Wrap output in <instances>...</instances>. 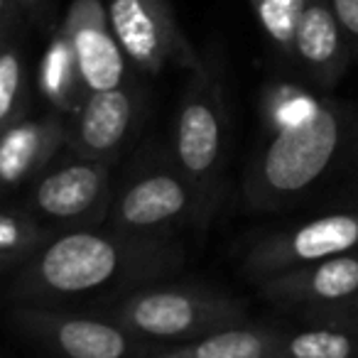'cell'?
<instances>
[{
    "mask_svg": "<svg viewBox=\"0 0 358 358\" xmlns=\"http://www.w3.org/2000/svg\"><path fill=\"white\" fill-rule=\"evenodd\" d=\"M185 263L177 236L128 234L106 224L66 229L17 268L8 297L13 304L91 307L174 278Z\"/></svg>",
    "mask_w": 358,
    "mask_h": 358,
    "instance_id": "6da1fadb",
    "label": "cell"
},
{
    "mask_svg": "<svg viewBox=\"0 0 358 358\" xmlns=\"http://www.w3.org/2000/svg\"><path fill=\"white\" fill-rule=\"evenodd\" d=\"M241 189L248 211L358 209V106L322 96L307 118L268 130Z\"/></svg>",
    "mask_w": 358,
    "mask_h": 358,
    "instance_id": "7a4b0ae2",
    "label": "cell"
},
{
    "mask_svg": "<svg viewBox=\"0 0 358 358\" xmlns=\"http://www.w3.org/2000/svg\"><path fill=\"white\" fill-rule=\"evenodd\" d=\"M89 309L150 341L155 351L159 346L194 341L209 331L250 319L248 302L238 294L209 285L167 280L96 302Z\"/></svg>",
    "mask_w": 358,
    "mask_h": 358,
    "instance_id": "3957f363",
    "label": "cell"
},
{
    "mask_svg": "<svg viewBox=\"0 0 358 358\" xmlns=\"http://www.w3.org/2000/svg\"><path fill=\"white\" fill-rule=\"evenodd\" d=\"M229 99H226L224 59L209 50L192 69L177 113L172 120V150L182 172L189 177L206 204L211 219L224 194L229 159Z\"/></svg>",
    "mask_w": 358,
    "mask_h": 358,
    "instance_id": "277c9868",
    "label": "cell"
},
{
    "mask_svg": "<svg viewBox=\"0 0 358 358\" xmlns=\"http://www.w3.org/2000/svg\"><path fill=\"white\" fill-rule=\"evenodd\" d=\"M211 221L201 194L167 148L140 157L113 187L103 224L128 234L177 236L192 226L206 229Z\"/></svg>",
    "mask_w": 358,
    "mask_h": 358,
    "instance_id": "5b68a950",
    "label": "cell"
},
{
    "mask_svg": "<svg viewBox=\"0 0 358 358\" xmlns=\"http://www.w3.org/2000/svg\"><path fill=\"white\" fill-rule=\"evenodd\" d=\"M10 322L22 336L45 351L69 358H152L155 346L130 334L120 324L96 312H74L69 307L13 304Z\"/></svg>",
    "mask_w": 358,
    "mask_h": 358,
    "instance_id": "8992f818",
    "label": "cell"
},
{
    "mask_svg": "<svg viewBox=\"0 0 358 358\" xmlns=\"http://www.w3.org/2000/svg\"><path fill=\"white\" fill-rule=\"evenodd\" d=\"M106 10L130 66L143 74L157 76L167 66L192 71L201 62L169 0H106Z\"/></svg>",
    "mask_w": 358,
    "mask_h": 358,
    "instance_id": "52a82bcc",
    "label": "cell"
},
{
    "mask_svg": "<svg viewBox=\"0 0 358 358\" xmlns=\"http://www.w3.org/2000/svg\"><path fill=\"white\" fill-rule=\"evenodd\" d=\"M353 250H358V209L324 211L250 243L241 260V273L258 282L268 275Z\"/></svg>",
    "mask_w": 358,
    "mask_h": 358,
    "instance_id": "ba28073f",
    "label": "cell"
},
{
    "mask_svg": "<svg viewBox=\"0 0 358 358\" xmlns=\"http://www.w3.org/2000/svg\"><path fill=\"white\" fill-rule=\"evenodd\" d=\"M110 194V164L74 155L69 162L37 177L27 196V211L52 231L103 226Z\"/></svg>",
    "mask_w": 358,
    "mask_h": 358,
    "instance_id": "9c48e42d",
    "label": "cell"
},
{
    "mask_svg": "<svg viewBox=\"0 0 358 358\" xmlns=\"http://www.w3.org/2000/svg\"><path fill=\"white\" fill-rule=\"evenodd\" d=\"M140 110L143 94L128 81L113 89L89 91L79 110L69 118L66 148L79 157L113 164L133 135Z\"/></svg>",
    "mask_w": 358,
    "mask_h": 358,
    "instance_id": "30bf717a",
    "label": "cell"
},
{
    "mask_svg": "<svg viewBox=\"0 0 358 358\" xmlns=\"http://www.w3.org/2000/svg\"><path fill=\"white\" fill-rule=\"evenodd\" d=\"M356 47L329 0H307L294 30L289 64L314 89L329 91L348 71Z\"/></svg>",
    "mask_w": 358,
    "mask_h": 358,
    "instance_id": "8fae6325",
    "label": "cell"
},
{
    "mask_svg": "<svg viewBox=\"0 0 358 358\" xmlns=\"http://www.w3.org/2000/svg\"><path fill=\"white\" fill-rule=\"evenodd\" d=\"M89 91L113 89L128 79V57L115 40L103 0H71L62 20Z\"/></svg>",
    "mask_w": 358,
    "mask_h": 358,
    "instance_id": "7c38bea8",
    "label": "cell"
},
{
    "mask_svg": "<svg viewBox=\"0 0 358 358\" xmlns=\"http://www.w3.org/2000/svg\"><path fill=\"white\" fill-rule=\"evenodd\" d=\"M255 285L265 302L289 314L319 304L341 302L358 292V250L282 270L258 280Z\"/></svg>",
    "mask_w": 358,
    "mask_h": 358,
    "instance_id": "4fadbf2b",
    "label": "cell"
},
{
    "mask_svg": "<svg viewBox=\"0 0 358 358\" xmlns=\"http://www.w3.org/2000/svg\"><path fill=\"white\" fill-rule=\"evenodd\" d=\"M69 138V118L47 113L20 118L0 133V192H10L40 177Z\"/></svg>",
    "mask_w": 358,
    "mask_h": 358,
    "instance_id": "5bb4252c",
    "label": "cell"
},
{
    "mask_svg": "<svg viewBox=\"0 0 358 358\" xmlns=\"http://www.w3.org/2000/svg\"><path fill=\"white\" fill-rule=\"evenodd\" d=\"M285 329L280 324L241 322L174 346H159L155 358H282Z\"/></svg>",
    "mask_w": 358,
    "mask_h": 358,
    "instance_id": "9a60e30c",
    "label": "cell"
},
{
    "mask_svg": "<svg viewBox=\"0 0 358 358\" xmlns=\"http://www.w3.org/2000/svg\"><path fill=\"white\" fill-rule=\"evenodd\" d=\"M37 89H40L42 99L66 118H71L89 96L69 37L64 35L62 27L52 32L50 42L42 52L40 66H37Z\"/></svg>",
    "mask_w": 358,
    "mask_h": 358,
    "instance_id": "2e32d148",
    "label": "cell"
},
{
    "mask_svg": "<svg viewBox=\"0 0 358 358\" xmlns=\"http://www.w3.org/2000/svg\"><path fill=\"white\" fill-rule=\"evenodd\" d=\"M282 358H358V331L336 324L299 322L285 329Z\"/></svg>",
    "mask_w": 358,
    "mask_h": 358,
    "instance_id": "e0dca14e",
    "label": "cell"
},
{
    "mask_svg": "<svg viewBox=\"0 0 358 358\" xmlns=\"http://www.w3.org/2000/svg\"><path fill=\"white\" fill-rule=\"evenodd\" d=\"M27 209H0V270L25 265L55 236Z\"/></svg>",
    "mask_w": 358,
    "mask_h": 358,
    "instance_id": "ac0fdd59",
    "label": "cell"
},
{
    "mask_svg": "<svg viewBox=\"0 0 358 358\" xmlns=\"http://www.w3.org/2000/svg\"><path fill=\"white\" fill-rule=\"evenodd\" d=\"M319 101H322V96L309 91L307 86L289 84V81H275V84H270L263 91V103H260L265 133L307 118L319 106Z\"/></svg>",
    "mask_w": 358,
    "mask_h": 358,
    "instance_id": "d6986e66",
    "label": "cell"
},
{
    "mask_svg": "<svg viewBox=\"0 0 358 358\" xmlns=\"http://www.w3.org/2000/svg\"><path fill=\"white\" fill-rule=\"evenodd\" d=\"M307 0H250V10L263 30L265 40L282 59L292 57L294 30Z\"/></svg>",
    "mask_w": 358,
    "mask_h": 358,
    "instance_id": "ffe728a7",
    "label": "cell"
},
{
    "mask_svg": "<svg viewBox=\"0 0 358 358\" xmlns=\"http://www.w3.org/2000/svg\"><path fill=\"white\" fill-rule=\"evenodd\" d=\"M27 76L22 52L13 42L0 45V133L25 118Z\"/></svg>",
    "mask_w": 358,
    "mask_h": 358,
    "instance_id": "44dd1931",
    "label": "cell"
},
{
    "mask_svg": "<svg viewBox=\"0 0 358 358\" xmlns=\"http://www.w3.org/2000/svg\"><path fill=\"white\" fill-rule=\"evenodd\" d=\"M294 319H297V322L336 324V327H348L358 331V292L348 299H341V302L299 309V312H294Z\"/></svg>",
    "mask_w": 358,
    "mask_h": 358,
    "instance_id": "7402d4cb",
    "label": "cell"
},
{
    "mask_svg": "<svg viewBox=\"0 0 358 358\" xmlns=\"http://www.w3.org/2000/svg\"><path fill=\"white\" fill-rule=\"evenodd\" d=\"M329 3H331L338 20L343 22V27L348 30V35L358 45V0H329Z\"/></svg>",
    "mask_w": 358,
    "mask_h": 358,
    "instance_id": "603a6c76",
    "label": "cell"
},
{
    "mask_svg": "<svg viewBox=\"0 0 358 358\" xmlns=\"http://www.w3.org/2000/svg\"><path fill=\"white\" fill-rule=\"evenodd\" d=\"M17 0H0V45H6L10 42V35H13V27L17 22Z\"/></svg>",
    "mask_w": 358,
    "mask_h": 358,
    "instance_id": "cb8c5ba5",
    "label": "cell"
},
{
    "mask_svg": "<svg viewBox=\"0 0 358 358\" xmlns=\"http://www.w3.org/2000/svg\"><path fill=\"white\" fill-rule=\"evenodd\" d=\"M47 3H50V0H17V6L25 8V10H30V13H40V10H45Z\"/></svg>",
    "mask_w": 358,
    "mask_h": 358,
    "instance_id": "d4e9b609",
    "label": "cell"
}]
</instances>
